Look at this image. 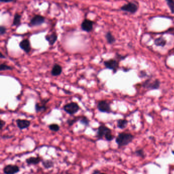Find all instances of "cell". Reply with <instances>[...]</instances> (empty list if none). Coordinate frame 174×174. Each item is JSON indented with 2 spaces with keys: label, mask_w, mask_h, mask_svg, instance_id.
I'll return each instance as SVG.
<instances>
[{
  "label": "cell",
  "mask_w": 174,
  "mask_h": 174,
  "mask_svg": "<svg viewBox=\"0 0 174 174\" xmlns=\"http://www.w3.org/2000/svg\"><path fill=\"white\" fill-rule=\"evenodd\" d=\"M134 139V135L130 133L121 132L116 138V143L118 148L125 147L132 142Z\"/></svg>",
  "instance_id": "6da1fadb"
},
{
  "label": "cell",
  "mask_w": 174,
  "mask_h": 174,
  "mask_svg": "<svg viewBox=\"0 0 174 174\" xmlns=\"http://www.w3.org/2000/svg\"><path fill=\"white\" fill-rule=\"evenodd\" d=\"M160 85V81L158 79H156L154 81H152L151 79H148L143 83L141 86L149 90H153L159 89Z\"/></svg>",
  "instance_id": "7a4b0ae2"
},
{
  "label": "cell",
  "mask_w": 174,
  "mask_h": 174,
  "mask_svg": "<svg viewBox=\"0 0 174 174\" xmlns=\"http://www.w3.org/2000/svg\"><path fill=\"white\" fill-rule=\"evenodd\" d=\"M63 109L65 112L70 115H73L78 112L80 109L79 105L75 102H71L64 105Z\"/></svg>",
  "instance_id": "3957f363"
},
{
  "label": "cell",
  "mask_w": 174,
  "mask_h": 174,
  "mask_svg": "<svg viewBox=\"0 0 174 174\" xmlns=\"http://www.w3.org/2000/svg\"><path fill=\"white\" fill-rule=\"evenodd\" d=\"M139 8L138 4L136 2H130L121 7V10L131 14L135 13Z\"/></svg>",
  "instance_id": "277c9868"
},
{
  "label": "cell",
  "mask_w": 174,
  "mask_h": 174,
  "mask_svg": "<svg viewBox=\"0 0 174 174\" xmlns=\"http://www.w3.org/2000/svg\"><path fill=\"white\" fill-rule=\"evenodd\" d=\"M104 65L107 69L112 70L113 74H116L119 68V62L117 59H110L109 60L105 61Z\"/></svg>",
  "instance_id": "5b68a950"
},
{
  "label": "cell",
  "mask_w": 174,
  "mask_h": 174,
  "mask_svg": "<svg viewBox=\"0 0 174 174\" xmlns=\"http://www.w3.org/2000/svg\"><path fill=\"white\" fill-rule=\"evenodd\" d=\"M97 108L101 112L110 113L112 112L110 103L105 100L99 101L97 104Z\"/></svg>",
  "instance_id": "8992f818"
},
{
  "label": "cell",
  "mask_w": 174,
  "mask_h": 174,
  "mask_svg": "<svg viewBox=\"0 0 174 174\" xmlns=\"http://www.w3.org/2000/svg\"><path fill=\"white\" fill-rule=\"evenodd\" d=\"M110 132H112V130L109 128L104 124H102L98 128L96 137L98 139H103V137Z\"/></svg>",
  "instance_id": "52a82bcc"
},
{
  "label": "cell",
  "mask_w": 174,
  "mask_h": 174,
  "mask_svg": "<svg viewBox=\"0 0 174 174\" xmlns=\"http://www.w3.org/2000/svg\"><path fill=\"white\" fill-rule=\"evenodd\" d=\"M4 174H16L20 172L19 166L15 164H7L3 169Z\"/></svg>",
  "instance_id": "ba28073f"
},
{
  "label": "cell",
  "mask_w": 174,
  "mask_h": 174,
  "mask_svg": "<svg viewBox=\"0 0 174 174\" xmlns=\"http://www.w3.org/2000/svg\"><path fill=\"white\" fill-rule=\"evenodd\" d=\"M49 99H44L41 101V103H36L35 105V112L37 113L41 112H45L48 110V106H46V103L48 102Z\"/></svg>",
  "instance_id": "9c48e42d"
},
{
  "label": "cell",
  "mask_w": 174,
  "mask_h": 174,
  "mask_svg": "<svg viewBox=\"0 0 174 174\" xmlns=\"http://www.w3.org/2000/svg\"><path fill=\"white\" fill-rule=\"evenodd\" d=\"M45 18L41 15H36L30 21V25L31 26H39L44 23Z\"/></svg>",
  "instance_id": "30bf717a"
},
{
  "label": "cell",
  "mask_w": 174,
  "mask_h": 174,
  "mask_svg": "<svg viewBox=\"0 0 174 174\" xmlns=\"http://www.w3.org/2000/svg\"><path fill=\"white\" fill-rule=\"evenodd\" d=\"M19 47L22 50H24L26 53L28 54L31 52V43L27 39H23L21 40L19 44Z\"/></svg>",
  "instance_id": "8fae6325"
},
{
  "label": "cell",
  "mask_w": 174,
  "mask_h": 174,
  "mask_svg": "<svg viewBox=\"0 0 174 174\" xmlns=\"http://www.w3.org/2000/svg\"><path fill=\"white\" fill-rule=\"evenodd\" d=\"M93 21L88 19H85L81 23V29L86 32H91L93 29Z\"/></svg>",
  "instance_id": "7c38bea8"
},
{
  "label": "cell",
  "mask_w": 174,
  "mask_h": 174,
  "mask_svg": "<svg viewBox=\"0 0 174 174\" xmlns=\"http://www.w3.org/2000/svg\"><path fill=\"white\" fill-rule=\"evenodd\" d=\"M16 123L18 127L20 130L27 129L31 125V122L29 120H26V119H18L16 120Z\"/></svg>",
  "instance_id": "4fadbf2b"
},
{
  "label": "cell",
  "mask_w": 174,
  "mask_h": 174,
  "mask_svg": "<svg viewBox=\"0 0 174 174\" xmlns=\"http://www.w3.org/2000/svg\"><path fill=\"white\" fill-rule=\"evenodd\" d=\"M43 158L41 157L37 156L30 157L26 159V163L28 166H35L37 164H39L40 163H41L43 161Z\"/></svg>",
  "instance_id": "5bb4252c"
},
{
  "label": "cell",
  "mask_w": 174,
  "mask_h": 174,
  "mask_svg": "<svg viewBox=\"0 0 174 174\" xmlns=\"http://www.w3.org/2000/svg\"><path fill=\"white\" fill-rule=\"evenodd\" d=\"M62 72V66L59 64H55L53 66L51 74L53 76H60Z\"/></svg>",
  "instance_id": "9a60e30c"
},
{
  "label": "cell",
  "mask_w": 174,
  "mask_h": 174,
  "mask_svg": "<svg viewBox=\"0 0 174 174\" xmlns=\"http://www.w3.org/2000/svg\"><path fill=\"white\" fill-rule=\"evenodd\" d=\"M58 39V36L56 33H53L50 35H46L45 36V39L48 42L51 46H52L56 43Z\"/></svg>",
  "instance_id": "2e32d148"
},
{
  "label": "cell",
  "mask_w": 174,
  "mask_h": 174,
  "mask_svg": "<svg viewBox=\"0 0 174 174\" xmlns=\"http://www.w3.org/2000/svg\"><path fill=\"white\" fill-rule=\"evenodd\" d=\"M128 121L126 119H121L117 120V127L121 129H124L128 126Z\"/></svg>",
  "instance_id": "e0dca14e"
},
{
  "label": "cell",
  "mask_w": 174,
  "mask_h": 174,
  "mask_svg": "<svg viewBox=\"0 0 174 174\" xmlns=\"http://www.w3.org/2000/svg\"><path fill=\"white\" fill-rule=\"evenodd\" d=\"M166 42H167V41H166V39H165L164 38L162 37L157 38L156 39H155V40L154 41V45L156 46L163 47L165 46V45H166Z\"/></svg>",
  "instance_id": "ac0fdd59"
},
{
  "label": "cell",
  "mask_w": 174,
  "mask_h": 174,
  "mask_svg": "<svg viewBox=\"0 0 174 174\" xmlns=\"http://www.w3.org/2000/svg\"><path fill=\"white\" fill-rule=\"evenodd\" d=\"M41 164L44 166V168L46 169L53 168L54 166V163L50 159L43 160V161H41Z\"/></svg>",
  "instance_id": "d6986e66"
},
{
  "label": "cell",
  "mask_w": 174,
  "mask_h": 174,
  "mask_svg": "<svg viewBox=\"0 0 174 174\" xmlns=\"http://www.w3.org/2000/svg\"><path fill=\"white\" fill-rule=\"evenodd\" d=\"M105 38L106 39L107 42L109 43V45H112L114 43L116 42V39L114 37V36L112 35V33L110 32H107L106 35H105Z\"/></svg>",
  "instance_id": "ffe728a7"
},
{
  "label": "cell",
  "mask_w": 174,
  "mask_h": 174,
  "mask_svg": "<svg viewBox=\"0 0 174 174\" xmlns=\"http://www.w3.org/2000/svg\"><path fill=\"white\" fill-rule=\"evenodd\" d=\"M21 16L20 14L18 13H16L14 15V17L12 25L16 26V27L19 26L21 23Z\"/></svg>",
  "instance_id": "44dd1931"
},
{
  "label": "cell",
  "mask_w": 174,
  "mask_h": 174,
  "mask_svg": "<svg viewBox=\"0 0 174 174\" xmlns=\"http://www.w3.org/2000/svg\"><path fill=\"white\" fill-rule=\"evenodd\" d=\"M80 118H81V116L75 117L73 119H68L66 121V123L68 124V125L70 127H71V126L73 125V124L77 122V121H80Z\"/></svg>",
  "instance_id": "7402d4cb"
},
{
  "label": "cell",
  "mask_w": 174,
  "mask_h": 174,
  "mask_svg": "<svg viewBox=\"0 0 174 174\" xmlns=\"http://www.w3.org/2000/svg\"><path fill=\"white\" fill-rule=\"evenodd\" d=\"M79 121L81 124L85 126H89L90 121H89V119L87 118L86 116H81V118H80Z\"/></svg>",
  "instance_id": "603a6c76"
},
{
  "label": "cell",
  "mask_w": 174,
  "mask_h": 174,
  "mask_svg": "<svg viewBox=\"0 0 174 174\" xmlns=\"http://www.w3.org/2000/svg\"><path fill=\"white\" fill-rule=\"evenodd\" d=\"M172 14H174V0H165Z\"/></svg>",
  "instance_id": "cb8c5ba5"
},
{
  "label": "cell",
  "mask_w": 174,
  "mask_h": 174,
  "mask_svg": "<svg viewBox=\"0 0 174 174\" xmlns=\"http://www.w3.org/2000/svg\"><path fill=\"white\" fill-rule=\"evenodd\" d=\"M49 129L54 132H58L60 130V127L59 125L57 124H51L48 126Z\"/></svg>",
  "instance_id": "d4e9b609"
},
{
  "label": "cell",
  "mask_w": 174,
  "mask_h": 174,
  "mask_svg": "<svg viewBox=\"0 0 174 174\" xmlns=\"http://www.w3.org/2000/svg\"><path fill=\"white\" fill-rule=\"evenodd\" d=\"M13 69V68L11 66L8 65L6 63H2L0 65V71H6V70H11Z\"/></svg>",
  "instance_id": "484cf974"
},
{
  "label": "cell",
  "mask_w": 174,
  "mask_h": 174,
  "mask_svg": "<svg viewBox=\"0 0 174 174\" xmlns=\"http://www.w3.org/2000/svg\"><path fill=\"white\" fill-rule=\"evenodd\" d=\"M135 154L138 156L141 157L142 158H144L145 157V154L143 149H138L135 152Z\"/></svg>",
  "instance_id": "4316f807"
},
{
  "label": "cell",
  "mask_w": 174,
  "mask_h": 174,
  "mask_svg": "<svg viewBox=\"0 0 174 174\" xmlns=\"http://www.w3.org/2000/svg\"><path fill=\"white\" fill-rule=\"evenodd\" d=\"M6 31H7V29L4 26L0 27V35L1 36L4 35L6 33Z\"/></svg>",
  "instance_id": "83f0119b"
},
{
  "label": "cell",
  "mask_w": 174,
  "mask_h": 174,
  "mask_svg": "<svg viewBox=\"0 0 174 174\" xmlns=\"http://www.w3.org/2000/svg\"><path fill=\"white\" fill-rule=\"evenodd\" d=\"M147 73H146V72L145 71H144V70H141L140 71V73L139 74V77H140V78H144V77H146L147 76Z\"/></svg>",
  "instance_id": "f1b7e54d"
},
{
  "label": "cell",
  "mask_w": 174,
  "mask_h": 174,
  "mask_svg": "<svg viewBox=\"0 0 174 174\" xmlns=\"http://www.w3.org/2000/svg\"><path fill=\"white\" fill-rule=\"evenodd\" d=\"M128 56V55H126V56H122V55H120V54H116V57H117V59L119 60H123L125 59V58Z\"/></svg>",
  "instance_id": "f546056e"
},
{
  "label": "cell",
  "mask_w": 174,
  "mask_h": 174,
  "mask_svg": "<svg viewBox=\"0 0 174 174\" xmlns=\"http://www.w3.org/2000/svg\"><path fill=\"white\" fill-rule=\"evenodd\" d=\"M5 123H6V122H5L4 121L2 120V119L0 120V129H1V130H2L3 128L4 127V126L5 125Z\"/></svg>",
  "instance_id": "4dcf8cb0"
},
{
  "label": "cell",
  "mask_w": 174,
  "mask_h": 174,
  "mask_svg": "<svg viewBox=\"0 0 174 174\" xmlns=\"http://www.w3.org/2000/svg\"><path fill=\"white\" fill-rule=\"evenodd\" d=\"M14 1V0H0V1L2 3H10L13 2Z\"/></svg>",
  "instance_id": "1f68e13d"
},
{
  "label": "cell",
  "mask_w": 174,
  "mask_h": 174,
  "mask_svg": "<svg viewBox=\"0 0 174 174\" xmlns=\"http://www.w3.org/2000/svg\"><path fill=\"white\" fill-rule=\"evenodd\" d=\"M100 173H101V172L100 170H94L93 171L92 174H100Z\"/></svg>",
  "instance_id": "d6a6232c"
},
{
  "label": "cell",
  "mask_w": 174,
  "mask_h": 174,
  "mask_svg": "<svg viewBox=\"0 0 174 174\" xmlns=\"http://www.w3.org/2000/svg\"><path fill=\"white\" fill-rule=\"evenodd\" d=\"M0 58H1V59H4V58H5V57L4 56V55H3V54H2V52H1Z\"/></svg>",
  "instance_id": "836d02e7"
},
{
  "label": "cell",
  "mask_w": 174,
  "mask_h": 174,
  "mask_svg": "<svg viewBox=\"0 0 174 174\" xmlns=\"http://www.w3.org/2000/svg\"><path fill=\"white\" fill-rule=\"evenodd\" d=\"M172 153L174 155V150L172 151Z\"/></svg>",
  "instance_id": "e575fe53"
},
{
  "label": "cell",
  "mask_w": 174,
  "mask_h": 174,
  "mask_svg": "<svg viewBox=\"0 0 174 174\" xmlns=\"http://www.w3.org/2000/svg\"><path fill=\"white\" fill-rule=\"evenodd\" d=\"M100 174H106V173H100Z\"/></svg>",
  "instance_id": "d590c367"
}]
</instances>
